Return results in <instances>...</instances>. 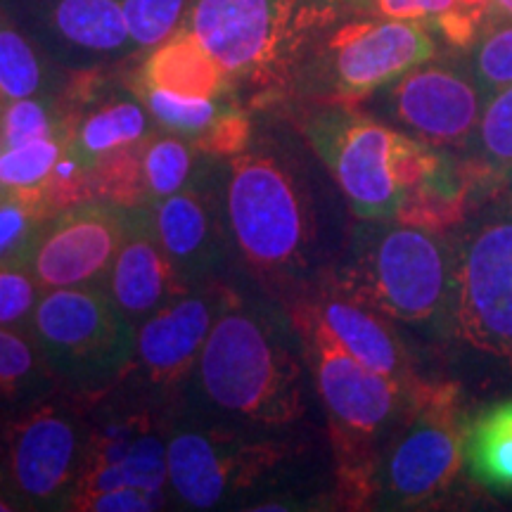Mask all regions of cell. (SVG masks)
Returning <instances> with one entry per match:
<instances>
[{
	"instance_id": "obj_4",
	"label": "cell",
	"mask_w": 512,
	"mask_h": 512,
	"mask_svg": "<svg viewBox=\"0 0 512 512\" xmlns=\"http://www.w3.org/2000/svg\"><path fill=\"white\" fill-rule=\"evenodd\" d=\"M223 207L230 238L256 271L285 275L309 264L318 242L311 192L271 152H245L228 164Z\"/></svg>"
},
{
	"instance_id": "obj_16",
	"label": "cell",
	"mask_w": 512,
	"mask_h": 512,
	"mask_svg": "<svg viewBox=\"0 0 512 512\" xmlns=\"http://www.w3.org/2000/svg\"><path fill=\"white\" fill-rule=\"evenodd\" d=\"M223 306V299L209 292L176 297L162 306L138 325L133 366L159 387L178 382L195 368Z\"/></svg>"
},
{
	"instance_id": "obj_31",
	"label": "cell",
	"mask_w": 512,
	"mask_h": 512,
	"mask_svg": "<svg viewBox=\"0 0 512 512\" xmlns=\"http://www.w3.org/2000/svg\"><path fill=\"white\" fill-rule=\"evenodd\" d=\"M470 69L486 98L512 86V19L486 27L475 41Z\"/></svg>"
},
{
	"instance_id": "obj_24",
	"label": "cell",
	"mask_w": 512,
	"mask_h": 512,
	"mask_svg": "<svg viewBox=\"0 0 512 512\" xmlns=\"http://www.w3.org/2000/svg\"><path fill=\"white\" fill-rule=\"evenodd\" d=\"M147 131L143 107L133 100H121L105 105L88 114L76 131L72 145L67 147V159H72L79 171H93L112 152L138 143Z\"/></svg>"
},
{
	"instance_id": "obj_17",
	"label": "cell",
	"mask_w": 512,
	"mask_h": 512,
	"mask_svg": "<svg viewBox=\"0 0 512 512\" xmlns=\"http://www.w3.org/2000/svg\"><path fill=\"white\" fill-rule=\"evenodd\" d=\"M256 463L247 446L197 427H181L166 441L169 486L192 510L221 505Z\"/></svg>"
},
{
	"instance_id": "obj_11",
	"label": "cell",
	"mask_w": 512,
	"mask_h": 512,
	"mask_svg": "<svg viewBox=\"0 0 512 512\" xmlns=\"http://www.w3.org/2000/svg\"><path fill=\"white\" fill-rule=\"evenodd\" d=\"M3 451L12 496L36 508L67 501L88 460L79 420L48 399L12 415Z\"/></svg>"
},
{
	"instance_id": "obj_21",
	"label": "cell",
	"mask_w": 512,
	"mask_h": 512,
	"mask_svg": "<svg viewBox=\"0 0 512 512\" xmlns=\"http://www.w3.org/2000/svg\"><path fill=\"white\" fill-rule=\"evenodd\" d=\"M226 76L197 36L183 27L159 43L155 53L147 57L140 83L190 98H216Z\"/></svg>"
},
{
	"instance_id": "obj_14",
	"label": "cell",
	"mask_w": 512,
	"mask_h": 512,
	"mask_svg": "<svg viewBox=\"0 0 512 512\" xmlns=\"http://www.w3.org/2000/svg\"><path fill=\"white\" fill-rule=\"evenodd\" d=\"M159 245L178 283L202 290L221 271L230 235L226 207L202 185H188L176 195L150 204Z\"/></svg>"
},
{
	"instance_id": "obj_34",
	"label": "cell",
	"mask_w": 512,
	"mask_h": 512,
	"mask_svg": "<svg viewBox=\"0 0 512 512\" xmlns=\"http://www.w3.org/2000/svg\"><path fill=\"white\" fill-rule=\"evenodd\" d=\"M41 294L27 264H0V328L29 332Z\"/></svg>"
},
{
	"instance_id": "obj_32",
	"label": "cell",
	"mask_w": 512,
	"mask_h": 512,
	"mask_svg": "<svg viewBox=\"0 0 512 512\" xmlns=\"http://www.w3.org/2000/svg\"><path fill=\"white\" fill-rule=\"evenodd\" d=\"M41 83V62L27 38L15 29H0V95L8 100L34 98Z\"/></svg>"
},
{
	"instance_id": "obj_23",
	"label": "cell",
	"mask_w": 512,
	"mask_h": 512,
	"mask_svg": "<svg viewBox=\"0 0 512 512\" xmlns=\"http://www.w3.org/2000/svg\"><path fill=\"white\" fill-rule=\"evenodd\" d=\"M57 380L27 332L0 328V415L27 411L46 401Z\"/></svg>"
},
{
	"instance_id": "obj_13",
	"label": "cell",
	"mask_w": 512,
	"mask_h": 512,
	"mask_svg": "<svg viewBox=\"0 0 512 512\" xmlns=\"http://www.w3.org/2000/svg\"><path fill=\"white\" fill-rule=\"evenodd\" d=\"M297 0H192L185 29L226 74H259L283 55Z\"/></svg>"
},
{
	"instance_id": "obj_12",
	"label": "cell",
	"mask_w": 512,
	"mask_h": 512,
	"mask_svg": "<svg viewBox=\"0 0 512 512\" xmlns=\"http://www.w3.org/2000/svg\"><path fill=\"white\" fill-rule=\"evenodd\" d=\"M128 207L112 200H86L43 223L27 254V266L41 290L105 285L124 242Z\"/></svg>"
},
{
	"instance_id": "obj_33",
	"label": "cell",
	"mask_w": 512,
	"mask_h": 512,
	"mask_svg": "<svg viewBox=\"0 0 512 512\" xmlns=\"http://www.w3.org/2000/svg\"><path fill=\"white\" fill-rule=\"evenodd\" d=\"M121 5L136 48H157L174 36L185 10V0H121Z\"/></svg>"
},
{
	"instance_id": "obj_6",
	"label": "cell",
	"mask_w": 512,
	"mask_h": 512,
	"mask_svg": "<svg viewBox=\"0 0 512 512\" xmlns=\"http://www.w3.org/2000/svg\"><path fill=\"white\" fill-rule=\"evenodd\" d=\"M294 325L337 441L354 460L363 458L413 403L406 382L375 373L356 361L339 347L309 306L299 309Z\"/></svg>"
},
{
	"instance_id": "obj_26",
	"label": "cell",
	"mask_w": 512,
	"mask_h": 512,
	"mask_svg": "<svg viewBox=\"0 0 512 512\" xmlns=\"http://www.w3.org/2000/svg\"><path fill=\"white\" fill-rule=\"evenodd\" d=\"M470 147L484 176L512 178V86L486 98Z\"/></svg>"
},
{
	"instance_id": "obj_37",
	"label": "cell",
	"mask_w": 512,
	"mask_h": 512,
	"mask_svg": "<svg viewBox=\"0 0 512 512\" xmlns=\"http://www.w3.org/2000/svg\"><path fill=\"white\" fill-rule=\"evenodd\" d=\"M494 10L501 12L503 17L512 19V0H494Z\"/></svg>"
},
{
	"instance_id": "obj_18",
	"label": "cell",
	"mask_w": 512,
	"mask_h": 512,
	"mask_svg": "<svg viewBox=\"0 0 512 512\" xmlns=\"http://www.w3.org/2000/svg\"><path fill=\"white\" fill-rule=\"evenodd\" d=\"M325 325V330L337 339L339 347L349 351L356 361L368 366L375 373H382L392 380L406 382L408 361L399 337L384 323V316L368 306L344 297L337 290L325 294L318 302L306 304Z\"/></svg>"
},
{
	"instance_id": "obj_10",
	"label": "cell",
	"mask_w": 512,
	"mask_h": 512,
	"mask_svg": "<svg viewBox=\"0 0 512 512\" xmlns=\"http://www.w3.org/2000/svg\"><path fill=\"white\" fill-rule=\"evenodd\" d=\"M377 93L399 131L439 150L470 145L486 102L470 64L458 60L422 62Z\"/></svg>"
},
{
	"instance_id": "obj_20",
	"label": "cell",
	"mask_w": 512,
	"mask_h": 512,
	"mask_svg": "<svg viewBox=\"0 0 512 512\" xmlns=\"http://www.w3.org/2000/svg\"><path fill=\"white\" fill-rule=\"evenodd\" d=\"M86 482L88 484L76 486V494L83 503L114 486H136V489L162 494V486L169 484L166 444L147 432L119 439L117 444L102 448L100 458L88 465Z\"/></svg>"
},
{
	"instance_id": "obj_15",
	"label": "cell",
	"mask_w": 512,
	"mask_h": 512,
	"mask_svg": "<svg viewBox=\"0 0 512 512\" xmlns=\"http://www.w3.org/2000/svg\"><path fill=\"white\" fill-rule=\"evenodd\" d=\"M102 290L112 297L121 313L140 325L162 306L181 294L174 268L159 245L150 204L128 207V228Z\"/></svg>"
},
{
	"instance_id": "obj_5",
	"label": "cell",
	"mask_w": 512,
	"mask_h": 512,
	"mask_svg": "<svg viewBox=\"0 0 512 512\" xmlns=\"http://www.w3.org/2000/svg\"><path fill=\"white\" fill-rule=\"evenodd\" d=\"M27 335L57 384L88 394L133 368L138 325L102 287H57L41 294Z\"/></svg>"
},
{
	"instance_id": "obj_2",
	"label": "cell",
	"mask_w": 512,
	"mask_h": 512,
	"mask_svg": "<svg viewBox=\"0 0 512 512\" xmlns=\"http://www.w3.org/2000/svg\"><path fill=\"white\" fill-rule=\"evenodd\" d=\"M335 290L399 323L456 330L458 242L413 221H361Z\"/></svg>"
},
{
	"instance_id": "obj_19",
	"label": "cell",
	"mask_w": 512,
	"mask_h": 512,
	"mask_svg": "<svg viewBox=\"0 0 512 512\" xmlns=\"http://www.w3.org/2000/svg\"><path fill=\"white\" fill-rule=\"evenodd\" d=\"M41 15L50 41L81 60H105L133 46L121 0H46Z\"/></svg>"
},
{
	"instance_id": "obj_38",
	"label": "cell",
	"mask_w": 512,
	"mask_h": 512,
	"mask_svg": "<svg viewBox=\"0 0 512 512\" xmlns=\"http://www.w3.org/2000/svg\"><path fill=\"white\" fill-rule=\"evenodd\" d=\"M5 482H8V467H5V451L0 448V489H3Z\"/></svg>"
},
{
	"instance_id": "obj_8",
	"label": "cell",
	"mask_w": 512,
	"mask_h": 512,
	"mask_svg": "<svg viewBox=\"0 0 512 512\" xmlns=\"http://www.w3.org/2000/svg\"><path fill=\"white\" fill-rule=\"evenodd\" d=\"M467 415L453 387L420 389L413 411L382 465L380 503L415 508L451 486L463 467Z\"/></svg>"
},
{
	"instance_id": "obj_40",
	"label": "cell",
	"mask_w": 512,
	"mask_h": 512,
	"mask_svg": "<svg viewBox=\"0 0 512 512\" xmlns=\"http://www.w3.org/2000/svg\"><path fill=\"white\" fill-rule=\"evenodd\" d=\"M0 143H3V138H0Z\"/></svg>"
},
{
	"instance_id": "obj_39",
	"label": "cell",
	"mask_w": 512,
	"mask_h": 512,
	"mask_svg": "<svg viewBox=\"0 0 512 512\" xmlns=\"http://www.w3.org/2000/svg\"><path fill=\"white\" fill-rule=\"evenodd\" d=\"M8 510H12V505L8 501H3V498H0V512H8Z\"/></svg>"
},
{
	"instance_id": "obj_35",
	"label": "cell",
	"mask_w": 512,
	"mask_h": 512,
	"mask_svg": "<svg viewBox=\"0 0 512 512\" xmlns=\"http://www.w3.org/2000/svg\"><path fill=\"white\" fill-rule=\"evenodd\" d=\"M53 133L55 124L48 107L34 98L12 100L8 110L3 112V119H0V138H3L5 147L53 138Z\"/></svg>"
},
{
	"instance_id": "obj_3",
	"label": "cell",
	"mask_w": 512,
	"mask_h": 512,
	"mask_svg": "<svg viewBox=\"0 0 512 512\" xmlns=\"http://www.w3.org/2000/svg\"><path fill=\"white\" fill-rule=\"evenodd\" d=\"M306 138L358 221L401 219L418 202L446 190L458 174L439 147L349 107L313 114Z\"/></svg>"
},
{
	"instance_id": "obj_27",
	"label": "cell",
	"mask_w": 512,
	"mask_h": 512,
	"mask_svg": "<svg viewBox=\"0 0 512 512\" xmlns=\"http://www.w3.org/2000/svg\"><path fill=\"white\" fill-rule=\"evenodd\" d=\"M143 86V100L147 112L162 124L166 131L178 133V136H211L223 119L230 117L214 102V98H190V95H178L157 86Z\"/></svg>"
},
{
	"instance_id": "obj_1",
	"label": "cell",
	"mask_w": 512,
	"mask_h": 512,
	"mask_svg": "<svg viewBox=\"0 0 512 512\" xmlns=\"http://www.w3.org/2000/svg\"><path fill=\"white\" fill-rule=\"evenodd\" d=\"M283 313L259 304L223 306L211 325L195 380L202 399L230 420L290 425L304 413L302 337Z\"/></svg>"
},
{
	"instance_id": "obj_30",
	"label": "cell",
	"mask_w": 512,
	"mask_h": 512,
	"mask_svg": "<svg viewBox=\"0 0 512 512\" xmlns=\"http://www.w3.org/2000/svg\"><path fill=\"white\" fill-rule=\"evenodd\" d=\"M62 157V145L55 138L5 147L0 152V185L15 190H41L53 178Z\"/></svg>"
},
{
	"instance_id": "obj_36",
	"label": "cell",
	"mask_w": 512,
	"mask_h": 512,
	"mask_svg": "<svg viewBox=\"0 0 512 512\" xmlns=\"http://www.w3.org/2000/svg\"><path fill=\"white\" fill-rule=\"evenodd\" d=\"M162 496L155 491L136 489V486H114V489L100 491L83 503L86 510L95 512H147L157 510Z\"/></svg>"
},
{
	"instance_id": "obj_25",
	"label": "cell",
	"mask_w": 512,
	"mask_h": 512,
	"mask_svg": "<svg viewBox=\"0 0 512 512\" xmlns=\"http://www.w3.org/2000/svg\"><path fill=\"white\" fill-rule=\"evenodd\" d=\"M41 190H15L0 185V264H27V254L43 223Z\"/></svg>"
},
{
	"instance_id": "obj_41",
	"label": "cell",
	"mask_w": 512,
	"mask_h": 512,
	"mask_svg": "<svg viewBox=\"0 0 512 512\" xmlns=\"http://www.w3.org/2000/svg\"><path fill=\"white\" fill-rule=\"evenodd\" d=\"M510 195H512V192H510Z\"/></svg>"
},
{
	"instance_id": "obj_28",
	"label": "cell",
	"mask_w": 512,
	"mask_h": 512,
	"mask_svg": "<svg viewBox=\"0 0 512 512\" xmlns=\"http://www.w3.org/2000/svg\"><path fill=\"white\" fill-rule=\"evenodd\" d=\"M195 155L181 138H157L140 155L143 174V204H152L188 188Z\"/></svg>"
},
{
	"instance_id": "obj_22",
	"label": "cell",
	"mask_w": 512,
	"mask_h": 512,
	"mask_svg": "<svg viewBox=\"0 0 512 512\" xmlns=\"http://www.w3.org/2000/svg\"><path fill=\"white\" fill-rule=\"evenodd\" d=\"M463 467L491 491H512V399L496 401L465 420Z\"/></svg>"
},
{
	"instance_id": "obj_7",
	"label": "cell",
	"mask_w": 512,
	"mask_h": 512,
	"mask_svg": "<svg viewBox=\"0 0 512 512\" xmlns=\"http://www.w3.org/2000/svg\"><path fill=\"white\" fill-rule=\"evenodd\" d=\"M456 332L512 370V195L479 211L458 240Z\"/></svg>"
},
{
	"instance_id": "obj_9",
	"label": "cell",
	"mask_w": 512,
	"mask_h": 512,
	"mask_svg": "<svg viewBox=\"0 0 512 512\" xmlns=\"http://www.w3.org/2000/svg\"><path fill=\"white\" fill-rule=\"evenodd\" d=\"M437 55V38L411 19H363L339 27L318 57V88L339 100L380 91Z\"/></svg>"
},
{
	"instance_id": "obj_29",
	"label": "cell",
	"mask_w": 512,
	"mask_h": 512,
	"mask_svg": "<svg viewBox=\"0 0 512 512\" xmlns=\"http://www.w3.org/2000/svg\"><path fill=\"white\" fill-rule=\"evenodd\" d=\"M373 8L382 17L437 24L458 46L472 43L479 27V19L467 15L460 0H373Z\"/></svg>"
}]
</instances>
